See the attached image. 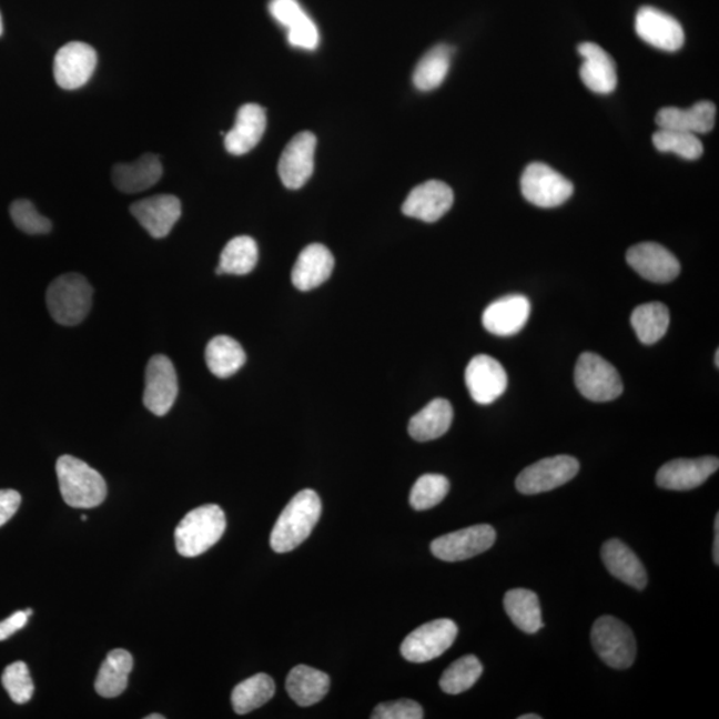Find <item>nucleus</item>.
Wrapping results in <instances>:
<instances>
[{
	"instance_id": "2eb2a0df",
	"label": "nucleus",
	"mask_w": 719,
	"mask_h": 719,
	"mask_svg": "<svg viewBox=\"0 0 719 719\" xmlns=\"http://www.w3.org/2000/svg\"><path fill=\"white\" fill-rule=\"evenodd\" d=\"M465 383L477 404L489 405L504 395L508 375L496 358L478 355L466 366Z\"/></svg>"
},
{
	"instance_id": "3c124183",
	"label": "nucleus",
	"mask_w": 719,
	"mask_h": 719,
	"mask_svg": "<svg viewBox=\"0 0 719 719\" xmlns=\"http://www.w3.org/2000/svg\"><path fill=\"white\" fill-rule=\"evenodd\" d=\"M716 365L719 366V351L716 352Z\"/></svg>"
},
{
	"instance_id": "ddd939ff",
	"label": "nucleus",
	"mask_w": 719,
	"mask_h": 719,
	"mask_svg": "<svg viewBox=\"0 0 719 719\" xmlns=\"http://www.w3.org/2000/svg\"><path fill=\"white\" fill-rule=\"evenodd\" d=\"M317 139L310 131L297 133L286 144L279 162V175L286 189L298 190L315 170Z\"/></svg>"
},
{
	"instance_id": "412c9836",
	"label": "nucleus",
	"mask_w": 719,
	"mask_h": 719,
	"mask_svg": "<svg viewBox=\"0 0 719 719\" xmlns=\"http://www.w3.org/2000/svg\"><path fill=\"white\" fill-rule=\"evenodd\" d=\"M266 129V113L262 105L244 104L237 111L235 125L225 133V150L231 155H245L255 149Z\"/></svg>"
},
{
	"instance_id": "dca6fc26",
	"label": "nucleus",
	"mask_w": 719,
	"mask_h": 719,
	"mask_svg": "<svg viewBox=\"0 0 719 719\" xmlns=\"http://www.w3.org/2000/svg\"><path fill=\"white\" fill-rule=\"evenodd\" d=\"M626 260L639 276L651 283L672 282L681 272V264L672 253L657 243H639L626 253Z\"/></svg>"
},
{
	"instance_id": "4c0bfd02",
	"label": "nucleus",
	"mask_w": 719,
	"mask_h": 719,
	"mask_svg": "<svg viewBox=\"0 0 719 719\" xmlns=\"http://www.w3.org/2000/svg\"><path fill=\"white\" fill-rule=\"evenodd\" d=\"M450 485L443 475H424L411 490L409 503L413 509L428 510L435 508L448 495Z\"/></svg>"
},
{
	"instance_id": "f704fd0d",
	"label": "nucleus",
	"mask_w": 719,
	"mask_h": 719,
	"mask_svg": "<svg viewBox=\"0 0 719 719\" xmlns=\"http://www.w3.org/2000/svg\"><path fill=\"white\" fill-rule=\"evenodd\" d=\"M275 682L269 675L259 672L245 681L240 682L232 691L231 701L233 710L237 715H249V712L262 708L275 696Z\"/></svg>"
},
{
	"instance_id": "1a4fd4ad",
	"label": "nucleus",
	"mask_w": 719,
	"mask_h": 719,
	"mask_svg": "<svg viewBox=\"0 0 719 719\" xmlns=\"http://www.w3.org/2000/svg\"><path fill=\"white\" fill-rule=\"evenodd\" d=\"M579 463L571 456L539 459L519 473L516 488L523 495H538L569 483L577 476Z\"/></svg>"
},
{
	"instance_id": "f8f14e48",
	"label": "nucleus",
	"mask_w": 719,
	"mask_h": 719,
	"mask_svg": "<svg viewBox=\"0 0 719 719\" xmlns=\"http://www.w3.org/2000/svg\"><path fill=\"white\" fill-rule=\"evenodd\" d=\"M178 375L171 360L163 355L153 356L145 371L143 402L146 409L156 416H165L176 402Z\"/></svg>"
},
{
	"instance_id": "6e6552de",
	"label": "nucleus",
	"mask_w": 719,
	"mask_h": 719,
	"mask_svg": "<svg viewBox=\"0 0 719 719\" xmlns=\"http://www.w3.org/2000/svg\"><path fill=\"white\" fill-rule=\"evenodd\" d=\"M457 632V625L448 618L422 625L404 639L402 656L409 662H429L450 648Z\"/></svg>"
},
{
	"instance_id": "bb28decb",
	"label": "nucleus",
	"mask_w": 719,
	"mask_h": 719,
	"mask_svg": "<svg viewBox=\"0 0 719 719\" xmlns=\"http://www.w3.org/2000/svg\"><path fill=\"white\" fill-rule=\"evenodd\" d=\"M285 686L293 701L306 708L322 701L328 695L330 677L311 666L298 665L290 671Z\"/></svg>"
},
{
	"instance_id": "f3484780",
	"label": "nucleus",
	"mask_w": 719,
	"mask_h": 719,
	"mask_svg": "<svg viewBox=\"0 0 719 719\" xmlns=\"http://www.w3.org/2000/svg\"><path fill=\"white\" fill-rule=\"evenodd\" d=\"M719 468L717 457L678 458L666 463L657 473V485L668 490L698 488Z\"/></svg>"
},
{
	"instance_id": "4468645a",
	"label": "nucleus",
	"mask_w": 719,
	"mask_h": 719,
	"mask_svg": "<svg viewBox=\"0 0 719 719\" xmlns=\"http://www.w3.org/2000/svg\"><path fill=\"white\" fill-rule=\"evenodd\" d=\"M636 32L644 42L658 50L675 52L682 49L685 32L681 23L656 7L645 6L636 17Z\"/></svg>"
},
{
	"instance_id": "09e8293b",
	"label": "nucleus",
	"mask_w": 719,
	"mask_h": 719,
	"mask_svg": "<svg viewBox=\"0 0 719 719\" xmlns=\"http://www.w3.org/2000/svg\"><path fill=\"white\" fill-rule=\"evenodd\" d=\"M145 718L146 719H164L165 717L164 716H159V715H152V716H149V717H145Z\"/></svg>"
},
{
	"instance_id": "72a5a7b5",
	"label": "nucleus",
	"mask_w": 719,
	"mask_h": 719,
	"mask_svg": "<svg viewBox=\"0 0 719 719\" xmlns=\"http://www.w3.org/2000/svg\"><path fill=\"white\" fill-rule=\"evenodd\" d=\"M453 47L438 44L425 53L413 73V84L419 91L436 90L448 75Z\"/></svg>"
},
{
	"instance_id": "aec40b11",
	"label": "nucleus",
	"mask_w": 719,
	"mask_h": 719,
	"mask_svg": "<svg viewBox=\"0 0 719 719\" xmlns=\"http://www.w3.org/2000/svg\"><path fill=\"white\" fill-rule=\"evenodd\" d=\"M530 302L523 295L496 300L483 313V325L492 335L509 337L521 331L530 316Z\"/></svg>"
},
{
	"instance_id": "9b49d317",
	"label": "nucleus",
	"mask_w": 719,
	"mask_h": 719,
	"mask_svg": "<svg viewBox=\"0 0 719 719\" xmlns=\"http://www.w3.org/2000/svg\"><path fill=\"white\" fill-rule=\"evenodd\" d=\"M98 64V53L83 42L67 43L53 60V77L63 90H78L89 83Z\"/></svg>"
},
{
	"instance_id": "58836bf2",
	"label": "nucleus",
	"mask_w": 719,
	"mask_h": 719,
	"mask_svg": "<svg viewBox=\"0 0 719 719\" xmlns=\"http://www.w3.org/2000/svg\"><path fill=\"white\" fill-rule=\"evenodd\" d=\"M2 685L12 701L18 705L29 702L36 690L29 666L22 661L7 666L2 675Z\"/></svg>"
},
{
	"instance_id": "39448f33",
	"label": "nucleus",
	"mask_w": 719,
	"mask_h": 719,
	"mask_svg": "<svg viewBox=\"0 0 719 719\" xmlns=\"http://www.w3.org/2000/svg\"><path fill=\"white\" fill-rule=\"evenodd\" d=\"M591 644L599 658L612 669L630 668L636 661L637 642L628 625L611 616L599 617L591 629Z\"/></svg>"
},
{
	"instance_id": "c03bdc74",
	"label": "nucleus",
	"mask_w": 719,
	"mask_h": 719,
	"mask_svg": "<svg viewBox=\"0 0 719 719\" xmlns=\"http://www.w3.org/2000/svg\"><path fill=\"white\" fill-rule=\"evenodd\" d=\"M20 502H22V497H20L17 490H0V526L9 523L10 519L16 516V513L18 512L20 506Z\"/></svg>"
},
{
	"instance_id": "a878e982",
	"label": "nucleus",
	"mask_w": 719,
	"mask_h": 719,
	"mask_svg": "<svg viewBox=\"0 0 719 719\" xmlns=\"http://www.w3.org/2000/svg\"><path fill=\"white\" fill-rule=\"evenodd\" d=\"M602 561L612 576L637 590H644L648 585V573L629 546L619 539L605 543L601 550Z\"/></svg>"
},
{
	"instance_id": "a18cd8bd",
	"label": "nucleus",
	"mask_w": 719,
	"mask_h": 719,
	"mask_svg": "<svg viewBox=\"0 0 719 719\" xmlns=\"http://www.w3.org/2000/svg\"><path fill=\"white\" fill-rule=\"evenodd\" d=\"M31 615V609L20 610L13 612L12 616L0 622V641H4V639L16 635L18 630L22 629L23 626L29 622V617Z\"/></svg>"
},
{
	"instance_id": "a19ab883",
	"label": "nucleus",
	"mask_w": 719,
	"mask_h": 719,
	"mask_svg": "<svg viewBox=\"0 0 719 719\" xmlns=\"http://www.w3.org/2000/svg\"><path fill=\"white\" fill-rule=\"evenodd\" d=\"M373 719H422L424 710L422 705L412 699H398V701L384 702L376 706L372 715Z\"/></svg>"
},
{
	"instance_id": "20e7f679",
	"label": "nucleus",
	"mask_w": 719,
	"mask_h": 719,
	"mask_svg": "<svg viewBox=\"0 0 719 719\" xmlns=\"http://www.w3.org/2000/svg\"><path fill=\"white\" fill-rule=\"evenodd\" d=\"M47 308L57 323L72 326L82 323L92 305V286L79 273H65L47 290Z\"/></svg>"
},
{
	"instance_id": "473e14b6",
	"label": "nucleus",
	"mask_w": 719,
	"mask_h": 719,
	"mask_svg": "<svg viewBox=\"0 0 719 719\" xmlns=\"http://www.w3.org/2000/svg\"><path fill=\"white\" fill-rule=\"evenodd\" d=\"M630 323L639 342L645 345L656 344L669 330L668 306L661 303L638 305L631 313Z\"/></svg>"
},
{
	"instance_id": "cd10ccee",
	"label": "nucleus",
	"mask_w": 719,
	"mask_h": 719,
	"mask_svg": "<svg viewBox=\"0 0 719 719\" xmlns=\"http://www.w3.org/2000/svg\"><path fill=\"white\" fill-rule=\"evenodd\" d=\"M453 422V408L448 399H433L411 418L408 432L416 442H432L445 435Z\"/></svg>"
},
{
	"instance_id": "37998d69",
	"label": "nucleus",
	"mask_w": 719,
	"mask_h": 719,
	"mask_svg": "<svg viewBox=\"0 0 719 719\" xmlns=\"http://www.w3.org/2000/svg\"><path fill=\"white\" fill-rule=\"evenodd\" d=\"M288 42L303 50H315L320 42L317 26L310 17L288 29Z\"/></svg>"
},
{
	"instance_id": "49530a36",
	"label": "nucleus",
	"mask_w": 719,
	"mask_h": 719,
	"mask_svg": "<svg viewBox=\"0 0 719 719\" xmlns=\"http://www.w3.org/2000/svg\"><path fill=\"white\" fill-rule=\"evenodd\" d=\"M715 529H716V537H715V545H712V559H715V563L718 565L719 564V513H717L716 516Z\"/></svg>"
},
{
	"instance_id": "c9c22d12",
	"label": "nucleus",
	"mask_w": 719,
	"mask_h": 719,
	"mask_svg": "<svg viewBox=\"0 0 719 719\" xmlns=\"http://www.w3.org/2000/svg\"><path fill=\"white\" fill-rule=\"evenodd\" d=\"M483 675V665L475 656H465L444 671L439 686L448 695H462L469 690Z\"/></svg>"
},
{
	"instance_id": "5701e85b",
	"label": "nucleus",
	"mask_w": 719,
	"mask_h": 719,
	"mask_svg": "<svg viewBox=\"0 0 719 719\" xmlns=\"http://www.w3.org/2000/svg\"><path fill=\"white\" fill-rule=\"evenodd\" d=\"M335 259L323 244H311L300 253L292 270V283L298 291H312L332 275Z\"/></svg>"
},
{
	"instance_id": "f257e3e1",
	"label": "nucleus",
	"mask_w": 719,
	"mask_h": 719,
	"mask_svg": "<svg viewBox=\"0 0 719 719\" xmlns=\"http://www.w3.org/2000/svg\"><path fill=\"white\" fill-rule=\"evenodd\" d=\"M322 499L312 489L298 492L282 515L279 516L271 533V548L276 553H288L302 545L311 536L322 516Z\"/></svg>"
},
{
	"instance_id": "e433bc0d",
	"label": "nucleus",
	"mask_w": 719,
	"mask_h": 719,
	"mask_svg": "<svg viewBox=\"0 0 719 719\" xmlns=\"http://www.w3.org/2000/svg\"><path fill=\"white\" fill-rule=\"evenodd\" d=\"M652 144L659 152H672L686 160H697L703 153L701 140L683 131L659 129L652 135Z\"/></svg>"
},
{
	"instance_id": "a211bd4d",
	"label": "nucleus",
	"mask_w": 719,
	"mask_h": 719,
	"mask_svg": "<svg viewBox=\"0 0 719 719\" xmlns=\"http://www.w3.org/2000/svg\"><path fill=\"white\" fill-rule=\"evenodd\" d=\"M453 200L455 195L448 184L429 180L411 191L403 204V213L425 223H435L452 209Z\"/></svg>"
},
{
	"instance_id": "7ed1b4c3",
	"label": "nucleus",
	"mask_w": 719,
	"mask_h": 719,
	"mask_svg": "<svg viewBox=\"0 0 719 719\" xmlns=\"http://www.w3.org/2000/svg\"><path fill=\"white\" fill-rule=\"evenodd\" d=\"M225 528V515L219 505L199 506L178 525L175 543L179 555L183 557L203 555L223 537Z\"/></svg>"
},
{
	"instance_id": "79ce46f5",
	"label": "nucleus",
	"mask_w": 719,
	"mask_h": 719,
	"mask_svg": "<svg viewBox=\"0 0 719 719\" xmlns=\"http://www.w3.org/2000/svg\"><path fill=\"white\" fill-rule=\"evenodd\" d=\"M270 12L277 23L286 27V30L308 17L297 0H271Z\"/></svg>"
},
{
	"instance_id": "b1692460",
	"label": "nucleus",
	"mask_w": 719,
	"mask_h": 719,
	"mask_svg": "<svg viewBox=\"0 0 719 719\" xmlns=\"http://www.w3.org/2000/svg\"><path fill=\"white\" fill-rule=\"evenodd\" d=\"M716 112V105L709 100H702L690 109L666 107L658 111L656 123L659 129L683 131L697 135V133H708L715 129Z\"/></svg>"
},
{
	"instance_id": "c756f323",
	"label": "nucleus",
	"mask_w": 719,
	"mask_h": 719,
	"mask_svg": "<svg viewBox=\"0 0 719 719\" xmlns=\"http://www.w3.org/2000/svg\"><path fill=\"white\" fill-rule=\"evenodd\" d=\"M245 352L235 338L216 336L205 348V363L209 369L219 378L235 375L245 364Z\"/></svg>"
},
{
	"instance_id": "6ab92c4d",
	"label": "nucleus",
	"mask_w": 719,
	"mask_h": 719,
	"mask_svg": "<svg viewBox=\"0 0 719 719\" xmlns=\"http://www.w3.org/2000/svg\"><path fill=\"white\" fill-rule=\"evenodd\" d=\"M131 213L152 237L163 239L182 216V203L176 196L156 195L132 204Z\"/></svg>"
},
{
	"instance_id": "f03ea898",
	"label": "nucleus",
	"mask_w": 719,
	"mask_h": 719,
	"mask_svg": "<svg viewBox=\"0 0 719 719\" xmlns=\"http://www.w3.org/2000/svg\"><path fill=\"white\" fill-rule=\"evenodd\" d=\"M57 475L64 503L72 508L91 509L104 502V478L82 459L69 455L59 457Z\"/></svg>"
},
{
	"instance_id": "9d476101",
	"label": "nucleus",
	"mask_w": 719,
	"mask_h": 719,
	"mask_svg": "<svg viewBox=\"0 0 719 719\" xmlns=\"http://www.w3.org/2000/svg\"><path fill=\"white\" fill-rule=\"evenodd\" d=\"M495 541L496 530L490 525L482 524L436 538L431 545V550L443 561L457 563L482 555L490 549Z\"/></svg>"
},
{
	"instance_id": "0eeeda50",
	"label": "nucleus",
	"mask_w": 719,
	"mask_h": 719,
	"mask_svg": "<svg viewBox=\"0 0 719 719\" xmlns=\"http://www.w3.org/2000/svg\"><path fill=\"white\" fill-rule=\"evenodd\" d=\"M521 192L529 203L539 209H555L568 202L575 186L548 164L531 163L523 173Z\"/></svg>"
},
{
	"instance_id": "ea45409f",
	"label": "nucleus",
	"mask_w": 719,
	"mask_h": 719,
	"mask_svg": "<svg viewBox=\"0 0 719 719\" xmlns=\"http://www.w3.org/2000/svg\"><path fill=\"white\" fill-rule=\"evenodd\" d=\"M10 215L13 224L29 235H45L52 229L50 219L40 215L30 200H16L10 206Z\"/></svg>"
},
{
	"instance_id": "393cba45",
	"label": "nucleus",
	"mask_w": 719,
	"mask_h": 719,
	"mask_svg": "<svg viewBox=\"0 0 719 719\" xmlns=\"http://www.w3.org/2000/svg\"><path fill=\"white\" fill-rule=\"evenodd\" d=\"M163 176V164L158 155L144 153L135 162L113 166L112 182L119 191L139 193L151 189Z\"/></svg>"
},
{
	"instance_id": "de8ad7c7",
	"label": "nucleus",
	"mask_w": 719,
	"mask_h": 719,
	"mask_svg": "<svg viewBox=\"0 0 719 719\" xmlns=\"http://www.w3.org/2000/svg\"><path fill=\"white\" fill-rule=\"evenodd\" d=\"M519 719H541V717L536 716V715H525L521 717H518Z\"/></svg>"
},
{
	"instance_id": "7c9ffc66",
	"label": "nucleus",
	"mask_w": 719,
	"mask_h": 719,
	"mask_svg": "<svg viewBox=\"0 0 719 719\" xmlns=\"http://www.w3.org/2000/svg\"><path fill=\"white\" fill-rule=\"evenodd\" d=\"M504 606L519 630L533 635L543 628L541 605L535 591L512 589L505 595Z\"/></svg>"
},
{
	"instance_id": "423d86ee",
	"label": "nucleus",
	"mask_w": 719,
	"mask_h": 719,
	"mask_svg": "<svg viewBox=\"0 0 719 719\" xmlns=\"http://www.w3.org/2000/svg\"><path fill=\"white\" fill-rule=\"evenodd\" d=\"M575 383L579 393L595 403L611 402L621 396L624 391L621 377L615 366L590 352L578 357Z\"/></svg>"
},
{
	"instance_id": "2f4dec72",
	"label": "nucleus",
	"mask_w": 719,
	"mask_h": 719,
	"mask_svg": "<svg viewBox=\"0 0 719 719\" xmlns=\"http://www.w3.org/2000/svg\"><path fill=\"white\" fill-rule=\"evenodd\" d=\"M259 249L255 240L250 236H237L230 240L224 246L217 275H249L257 264Z\"/></svg>"
},
{
	"instance_id": "8fccbe9b",
	"label": "nucleus",
	"mask_w": 719,
	"mask_h": 719,
	"mask_svg": "<svg viewBox=\"0 0 719 719\" xmlns=\"http://www.w3.org/2000/svg\"><path fill=\"white\" fill-rule=\"evenodd\" d=\"M2 33H3V20H2V16H0V37H2Z\"/></svg>"
},
{
	"instance_id": "c85d7f7f",
	"label": "nucleus",
	"mask_w": 719,
	"mask_h": 719,
	"mask_svg": "<svg viewBox=\"0 0 719 719\" xmlns=\"http://www.w3.org/2000/svg\"><path fill=\"white\" fill-rule=\"evenodd\" d=\"M133 668V658L124 649L109 652L95 681V690L104 698H115L122 695L129 685V676Z\"/></svg>"
},
{
	"instance_id": "4be33fe9",
	"label": "nucleus",
	"mask_w": 719,
	"mask_h": 719,
	"mask_svg": "<svg viewBox=\"0 0 719 719\" xmlns=\"http://www.w3.org/2000/svg\"><path fill=\"white\" fill-rule=\"evenodd\" d=\"M578 53L584 59L579 69L584 84L601 95L615 91L618 83L617 67L609 53L590 42L579 44Z\"/></svg>"
}]
</instances>
